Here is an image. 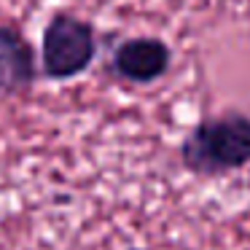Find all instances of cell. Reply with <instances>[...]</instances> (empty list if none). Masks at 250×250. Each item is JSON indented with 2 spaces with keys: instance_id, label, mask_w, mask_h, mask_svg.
<instances>
[{
  "instance_id": "4",
  "label": "cell",
  "mask_w": 250,
  "mask_h": 250,
  "mask_svg": "<svg viewBox=\"0 0 250 250\" xmlns=\"http://www.w3.org/2000/svg\"><path fill=\"white\" fill-rule=\"evenodd\" d=\"M38 81L35 49L17 27L0 24V94H24Z\"/></svg>"
},
{
  "instance_id": "3",
  "label": "cell",
  "mask_w": 250,
  "mask_h": 250,
  "mask_svg": "<svg viewBox=\"0 0 250 250\" xmlns=\"http://www.w3.org/2000/svg\"><path fill=\"white\" fill-rule=\"evenodd\" d=\"M172 67V49L156 35H137L126 38L110 51L108 70L119 81L148 86L162 81Z\"/></svg>"
},
{
  "instance_id": "1",
  "label": "cell",
  "mask_w": 250,
  "mask_h": 250,
  "mask_svg": "<svg viewBox=\"0 0 250 250\" xmlns=\"http://www.w3.org/2000/svg\"><path fill=\"white\" fill-rule=\"evenodd\" d=\"M180 164L196 178H223L250 164V116L239 110L199 119L178 148Z\"/></svg>"
},
{
  "instance_id": "2",
  "label": "cell",
  "mask_w": 250,
  "mask_h": 250,
  "mask_svg": "<svg viewBox=\"0 0 250 250\" xmlns=\"http://www.w3.org/2000/svg\"><path fill=\"white\" fill-rule=\"evenodd\" d=\"M97 30L73 11H54L41 38V70L49 81H70L92 67L97 57Z\"/></svg>"
},
{
  "instance_id": "5",
  "label": "cell",
  "mask_w": 250,
  "mask_h": 250,
  "mask_svg": "<svg viewBox=\"0 0 250 250\" xmlns=\"http://www.w3.org/2000/svg\"><path fill=\"white\" fill-rule=\"evenodd\" d=\"M129 250H151V248H129Z\"/></svg>"
}]
</instances>
